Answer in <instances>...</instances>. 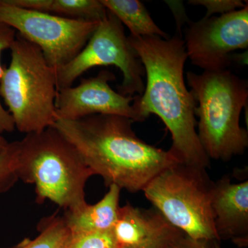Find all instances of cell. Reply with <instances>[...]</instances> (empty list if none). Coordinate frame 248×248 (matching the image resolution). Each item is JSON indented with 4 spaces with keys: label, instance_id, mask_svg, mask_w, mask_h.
<instances>
[{
    "label": "cell",
    "instance_id": "1",
    "mask_svg": "<svg viewBox=\"0 0 248 248\" xmlns=\"http://www.w3.org/2000/svg\"><path fill=\"white\" fill-rule=\"evenodd\" d=\"M146 75V86L133 105L143 121L154 114L172 136L169 151L178 162L208 169L210 161L199 140L196 127V102L186 87L184 66L187 56L182 37H128Z\"/></svg>",
    "mask_w": 248,
    "mask_h": 248
},
{
    "label": "cell",
    "instance_id": "2",
    "mask_svg": "<svg viewBox=\"0 0 248 248\" xmlns=\"http://www.w3.org/2000/svg\"><path fill=\"white\" fill-rule=\"evenodd\" d=\"M133 121L108 115L77 120L58 119L52 126L76 147L94 175L106 185L138 192L178 161L170 152L148 144L137 136Z\"/></svg>",
    "mask_w": 248,
    "mask_h": 248
},
{
    "label": "cell",
    "instance_id": "3",
    "mask_svg": "<svg viewBox=\"0 0 248 248\" xmlns=\"http://www.w3.org/2000/svg\"><path fill=\"white\" fill-rule=\"evenodd\" d=\"M17 142L18 178L35 185L37 203L50 200L66 211L87 205L85 187L94 173L56 128L27 134Z\"/></svg>",
    "mask_w": 248,
    "mask_h": 248
},
{
    "label": "cell",
    "instance_id": "4",
    "mask_svg": "<svg viewBox=\"0 0 248 248\" xmlns=\"http://www.w3.org/2000/svg\"><path fill=\"white\" fill-rule=\"evenodd\" d=\"M186 78L196 102L197 135L209 159L226 161L244 154L248 134L240 125V116L248 103L247 80L230 70L188 71Z\"/></svg>",
    "mask_w": 248,
    "mask_h": 248
},
{
    "label": "cell",
    "instance_id": "5",
    "mask_svg": "<svg viewBox=\"0 0 248 248\" xmlns=\"http://www.w3.org/2000/svg\"><path fill=\"white\" fill-rule=\"evenodd\" d=\"M10 49L11 63L0 80V96L20 133H38L56 121L55 68L37 46L19 34Z\"/></svg>",
    "mask_w": 248,
    "mask_h": 248
},
{
    "label": "cell",
    "instance_id": "6",
    "mask_svg": "<svg viewBox=\"0 0 248 248\" xmlns=\"http://www.w3.org/2000/svg\"><path fill=\"white\" fill-rule=\"evenodd\" d=\"M214 182L206 169L177 163L143 188L145 197L170 224L195 241H220L215 230Z\"/></svg>",
    "mask_w": 248,
    "mask_h": 248
},
{
    "label": "cell",
    "instance_id": "7",
    "mask_svg": "<svg viewBox=\"0 0 248 248\" xmlns=\"http://www.w3.org/2000/svg\"><path fill=\"white\" fill-rule=\"evenodd\" d=\"M115 66L123 74L117 92L141 96L144 92V67L125 35L123 24L108 10L87 44L68 63L55 70L58 90L73 86L85 72L96 66Z\"/></svg>",
    "mask_w": 248,
    "mask_h": 248
},
{
    "label": "cell",
    "instance_id": "8",
    "mask_svg": "<svg viewBox=\"0 0 248 248\" xmlns=\"http://www.w3.org/2000/svg\"><path fill=\"white\" fill-rule=\"evenodd\" d=\"M0 22L41 49L49 66L57 69L82 50L99 23L31 11L0 0Z\"/></svg>",
    "mask_w": 248,
    "mask_h": 248
},
{
    "label": "cell",
    "instance_id": "9",
    "mask_svg": "<svg viewBox=\"0 0 248 248\" xmlns=\"http://www.w3.org/2000/svg\"><path fill=\"white\" fill-rule=\"evenodd\" d=\"M187 58L204 71L229 70L232 53L248 46V4L228 14L190 22L186 31Z\"/></svg>",
    "mask_w": 248,
    "mask_h": 248
},
{
    "label": "cell",
    "instance_id": "10",
    "mask_svg": "<svg viewBox=\"0 0 248 248\" xmlns=\"http://www.w3.org/2000/svg\"><path fill=\"white\" fill-rule=\"evenodd\" d=\"M116 78L107 70L94 78L81 79L78 86L59 90L55 101L56 120H77L94 115L126 117L143 122L133 105L135 96L126 97L114 91L110 82Z\"/></svg>",
    "mask_w": 248,
    "mask_h": 248
},
{
    "label": "cell",
    "instance_id": "11",
    "mask_svg": "<svg viewBox=\"0 0 248 248\" xmlns=\"http://www.w3.org/2000/svg\"><path fill=\"white\" fill-rule=\"evenodd\" d=\"M211 203L218 239L248 246V181L232 184L224 176L214 182Z\"/></svg>",
    "mask_w": 248,
    "mask_h": 248
},
{
    "label": "cell",
    "instance_id": "12",
    "mask_svg": "<svg viewBox=\"0 0 248 248\" xmlns=\"http://www.w3.org/2000/svg\"><path fill=\"white\" fill-rule=\"evenodd\" d=\"M170 226L157 210H145L127 203L120 207L112 232L121 248L153 239Z\"/></svg>",
    "mask_w": 248,
    "mask_h": 248
},
{
    "label": "cell",
    "instance_id": "13",
    "mask_svg": "<svg viewBox=\"0 0 248 248\" xmlns=\"http://www.w3.org/2000/svg\"><path fill=\"white\" fill-rule=\"evenodd\" d=\"M102 200L94 205H85L76 211H66L63 217L71 232H92L112 231L120 209V192L118 186H109Z\"/></svg>",
    "mask_w": 248,
    "mask_h": 248
},
{
    "label": "cell",
    "instance_id": "14",
    "mask_svg": "<svg viewBox=\"0 0 248 248\" xmlns=\"http://www.w3.org/2000/svg\"><path fill=\"white\" fill-rule=\"evenodd\" d=\"M112 14L125 24L134 37L158 36L169 39L167 33L153 21L144 5L138 0H101Z\"/></svg>",
    "mask_w": 248,
    "mask_h": 248
},
{
    "label": "cell",
    "instance_id": "15",
    "mask_svg": "<svg viewBox=\"0 0 248 248\" xmlns=\"http://www.w3.org/2000/svg\"><path fill=\"white\" fill-rule=\"evenodd\" d=\"M39 11L77 20L97 22L104 19L108 13L101 0H40Z\"/></svg>",
    "mask_w": 248,
    "mask_h": 248
},
{
    "label": "cell",
    "instance_id": "16",
    "mask_svg": "<svg viewBox=\"0 0 248 248\" xmlns=\"http://www.w3.org/2000/svg\"><path fill=\"white\" fill-rule=\"evenodd\" d=\"M40 234L35 239L28 241L17 248H61L69 231L63 217L54 215L39 225Z\"/></svg>",
    "mask_w": 248,
    "mask_h": 248
},
{
    "label": "cell",
    "instance_id": "17",
    "mask_svg": "<svg viewBox=\"0 0 248 248\" xmlns=\"http://www.w3.org/2000/svg\"><path fill=\"white\" fill-rule=\"evenodd\" d=\"M61 248H120L112 231L92 232H71Z\"/></svg>",
    "mask_w": 248,
    "mask_h": 248
},
{
    "label": "cell",
    "instance_id": "18",
    "mask_svg": "<svg viewBox=\"0 0 248 248\" xmlns=\"http://www.w3.org/2000/svg\"><path fill=\"white\" fill-rule=\"evenodd\" d=\"M17 141L11 142L0 154V195L11 190L19 181L17 176Z\"/></svg>",
    "mask_w": 248,
    "mask_h": 248
},
{
    "label": "cell",
    "instance_id": "19",
    "mask_svg": "<svg viewBox=\"0 0 248 248\" xmlns=\"http://www.w3.org/2000/svg\"><path fill=\"white\" fill-rule=\"evenodd\" d=\"M16 31L4 23L0 22V80L4 68L1 64V55L3 50L11 48L16 40ZM16 126L12 116L9 111L5 110L0 102V134L12 133Z\"/></svg>",
    "mask_w": 248,
    "mask_h": 248
},
{
    "label": "cell",
    "instance_id": "20",
    "mask_svg": "<svg viewBox=\"0 0 248 248\" xmlns=\"http://www.w3.org/2000/svg\"><path fill=\"white\" fill-rule=\"evenodd\" d=\"M189 4L192 5H201L206 9V14L204 17H210L215 14L221 15L228 14L243 9L247 4L239 0H190Z\"/></svg>",
    "mask_w": 248,
    "mask_h": 248
},
{
    "label": "cell",
    "instance_id": "21",
    "mask_svg": "<svg viewBox=\"0 0 248 248\" xmlns=\"http://www.w3.org/2000/svg\"><path fill=\"white\" fill-rule=\"evenodd\" d=\"M184 234L172 225L155 237L134 246L121 248H169L179 236Z\"/></svg>",
    "mask_w": 248,
    "mask_h": 248
},
{
    "label": "cell",
    "instance_id": "22",
    "mask_svg": "<svg viewBox=\"0 0 248 248\" xmlns=\"http://www.w3.org/2000/svg\"><path fill=\"white\" fill-rule=\"evenodd\" d=\"M206 241H195L182 234L177 238L169 248H209Z\"/></svg>",
    "mask_w": 248,
    "mask_h": 248
},
{
    "label": "cell",
    "instance_id": "23",
    "mask_svg": "<svg viewBox=\"0 0 248 248\" xmlns=\"http://www.w3.org/2000/svg\"><path fill=\"white\" fill-rule=\"evenodd\" d=\"M9 144V142H8L7 140H5V139L1 136V134H0V154L6 150V148H7Z\"/></svg>",
    "mask_w": 248,
    "mask_h": 248
},
{
    "label": "cell",
    "instance_id": "24",
    "mask_svg": "<svg viewBox=\"0 0 248 248\" xmlns=\"http://www.w3.org/2000/svg\"><path fill=\"white\" fill-rule=\"evenodd\" d=\"M209 248H220L219 246H217L216 244H214L213 247V246H211V242L209 243Z\"/></svg>",
    "mask_w": 248,
    "mask_h": 248
}]
</instances>
